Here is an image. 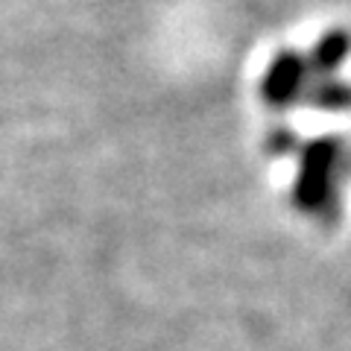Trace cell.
Returning <instances> with one entry per match:
<instances>
[{
	"label": "cell",
	"instance_id": "obj_1",
	"mask_svg": "<svg viewBox=\"0 0 351 351\" xmlns=\"http://www.w3.org/2000/svg\"><path fill=\"white\" fill-rule=\"evenodd\" d=\"M302 82H304V62L293 56V53H281L272 62L267 80H263V97L276 106H287L299 97Z\"/></svg>",
	"mask_w": 351,
	"mask_h": 351
},
{
	"label": "cell",
	"instance_id": "obj_2",
	"mask_svg": "<svg viewBox=\"0 0 351 351\" xmlns=\"http://www.w3.org/2000/svg\"><path fill=\"white\" fill-rule=\"evenodd\" d=\"M348 50H351V41L346 32H331V36H325L319 41V47L313 50V64H316V71L319 73H328V71H334L339 62H343L348 56Z\"/></svg>",
	"mask_w": 351,
	"mask_h": 351
}]
</instances>
